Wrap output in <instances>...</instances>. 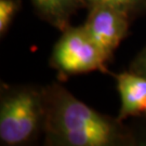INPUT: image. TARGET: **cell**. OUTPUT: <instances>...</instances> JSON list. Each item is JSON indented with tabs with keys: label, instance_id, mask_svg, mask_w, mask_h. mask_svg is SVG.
Wrapping results in <instances>:
<instances>
[{
	"label": "cell",
	"instance_id": "6da1fadb",
	"mask_svg": "<svg viewBox=\"0 0 146 146\" xmlns=\"http://www.w3.org/2000/svg\"><path fill=\"white\" fill-rule=\"evenodd\" d=\"M44 103L46 145L130 146L139 142L118 117L99 113L58 82L44 87Z\"/></svg>",
	"mask_w": 146,
	"mask_h": 146
},
{
	"label": "cell",
	"instance_id": "7a4b0ae2",
	"mask_svg": "<svg viewBox=\"0 0 146 146\" xmlns=\"http://www.w3.org/2000/svg\"><path fill=\"white\" fill-rule=\"evenodd\" d=\"M44 87L35 84H1V145H29L44 133Z\"/></svg>",
	"mask_w": 146,
	"mask_h": 146
},
{
	"label": "cell",
	"instance_id": "3957f363",
	"mask_svg": "<svg viewBox=\"0 0 146 146\" xmlns=\"http://www.w3.org/2000/svg\"><path fill=\"white\" fill-rule=\"evenodd\" d=\"M108 62L84 25H70L62 31L49 61L50 66L58 72V77L62 79L91 72L110 73Z\"/></svg>",
	"mask_w": 146,
	"mask_h": 146
},
{
	"label": "cell",
	"instance_id": "277c9868",
	"mask_svg": "<svg viewBox=\"0 0 146 146\" xmlns=\"http://www.w3.org/2000/svg\"><path fill=\"white\" fill-rule=\"evenodd\" d=\"M132 21L129 14L118 8L107 5H94L88 8L84 27L110 61L116 49L128 36Z\"/></svg>",
	"mask_w": 146,
	"mask_h": 146
},
{
	"label": "cell",
	"instance_id": "5b68a950",
	"mask_svg": "<svg viewBox=\"0 0 146 146\" xmlns=\"http://www.w3.org/2000/svg\"><path fill=\"white\" fill-rule=\"evenodd\" d=\"M120 96L118 118L125 121L129 117H137L146 110V77L127 72L114 75Z\"/></svg>",
	"mask_w": 146,
	"mask_h": 146
},
{
	"label": "cell",
	"instance_id": "8992f818",
	"mask_svg": "<svg viewBox=\"0 0 146 146\" xmlns=\"http://www.w3.org/2000/svg\"><path fill=\"white\" fill-rule=\"evenodd\" d=\"M36 14L58 31L70 26L73 16L81 9H88L86 0H31Z\"/></svg>",
	"mask_w": 146,
	"mask_h": 146
},
{
	"label": "cell",
	"instance_id": "52a82bcc",
	"mask_svg": "<svg viewBox=\"0 0 146 146\" xmlns=\"http://www.w3.org/2000/svg\"><path fill=\"white\" fill-rule=\"evenodd\" d=\"M87 5H107L118 8L129 14L132 20L146 14V0H86Z\"/></svg>",
	"mask_w": 146,
	"mask_h": 146
},
{
	"label": "cell",
	"instance_id": "ba28073f",
	"mask_svg": "<svg viewBox=\"0 0 146 146\" xmlns=\"http://www.w3.org/2000/svg\"><path fill=\"white\" fill-rule=\"evenodd\" d=\"M22 8L21 0H0V36L3 38Z\"/></svg>",
	"mask_w": 146,
	"mask_h": 146
},
{
	"label": "cell",
	"instance_id": "9c48e42d",
	"mask_svg": "<svg viewBox=\"0 0 146 146\" xmlns=\"http://www.w3.org/2000/svg\"><path fill=\"white\" fill-rule=\"evenodd\" d=\"M129 69L146 77V46L136 54V56L131 62Z\"/></svg>",
	"mask_w": 146,
	"mask_h": 146
},
{
	"label": "cell",
	"instance_id": "30bf717a",
	"mask_svg": "<svg viewBox=\"0 0 146 146\" xmlns=\"http://www.w3.org/2000/svg\"><path fill=\"white\" fill-rule=\"evenodd\" d=\"M145 113H146V110H145Z\"/></svg>",
	"mask_w": 146,
	"mask_h": 146
}]
</instances>
